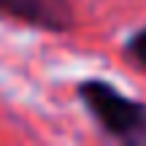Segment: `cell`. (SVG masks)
<instances>
[{
    "label": "cell",
    "instance_id": "cell-1",
    "mask_svg": "<svg viewBox=\"0 0 146 146\" xmlns=\"http://www.w3.org/2000/svg\"><path fill=\"white\" fill-rule=\"evenodd\" d=\"M76 95L87 114L111 141L125 146H146V103L125 95L106 78H84Z\"/></svg>",
    "mask_w": 146,
    "mask_h": 146
},
{
    "label": "cell",
    "instance_id": "cell-2",
    "mask_svg": "<svg viewBox=\"0 0 146 146\" xmlns=\"http://www.w3.org/2000/svg\"><path fill=\"white\" fill-rule=\"evenodd\" d=\"M0 16L49 35H62L76 27L73 0H0Z\"/></svg>",
    "mask_w": 146,
    "mask_h": 146
},
{
    "label": "cell",
    "instance_id": "cell-3",
    "mask_svg": "<svg viewBox=\"0 0 146 146\" xmlns=\"http://www.w3.org/2000/svg\"><path fill=\"white\" fill-rule=\"evenodd\" d=\"M122 54H125V60L133 68L146 73V27H138L135 33L127 35L125 46H122Z\"/></svg>",
    "mask_w": 146,
    "mask_h": 146
}]
</instances>
